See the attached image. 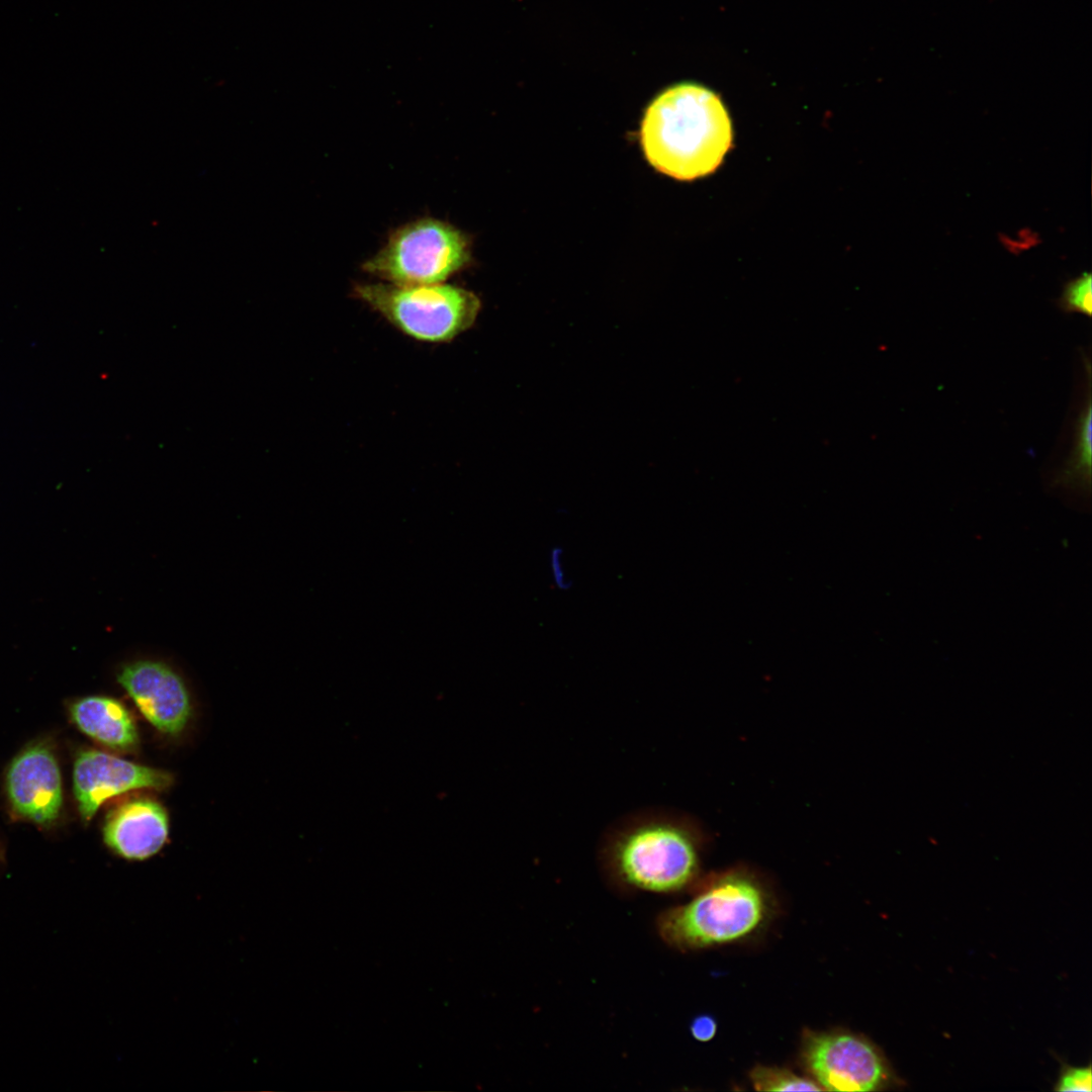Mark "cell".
<instances>
[{
    "label": "cell",
    "mask_w": 1092,
    "mask_h": 1092,
    "mask_svg": "<svg viewBox=\"0 0 1092 1092\" xmlns=\"http://www.w3.org/2000/svg\"><path fill=\"white\" fill-rule=\"evenodd\" d=\"M644 155L656 170L679 180L712 173L732 142L729 115L720 98L694 83L661 92L645 111L640 129Z\"/></svg>",
    "instance_id": "1"
},
{
    "label": "cell",
    "mask_w": 1092,
    "mask_h": 1092,
    "mask_svg": "<svg viewBox=\"0 0 1092 1092\" xmlns=\"http://www.w3.org/2000/svg\"><path fill=\"white\" fill-rule=\"evenodd\" d=\"M599 859L612 880L629 888L679 890L699 868V838L685 818L657 808L627 813L599 840Z\"/></svg>",
    "instance_id": "2"
},
{
    "label": "cell",
    "mask_w": 1092,
    "mask_h": 1092,
    "mask_svg": "<svg viewBox=\"0 0 1092 1092\" xmlns=\"http://www.w3.org/2000/svg\"><path fill=\"white\" fill-rule=\"evenodd\" d=\"M352 293L397 331L426 343H447L470 329L481 308L471 291L446 283H358Z\"/></svg>",
    "instance_id": "3"
},
{
    "label": "cell",
    "mask_w": 1092,
    "mask_h": 1092,
    "mask_svg": "<svg viewBox=\"0 0 1092 1092\" xmlns=\"http://www.w3.org/2000/svg\"><path fill=\"white\" fill-rule=\"evenodd\" d=\"M765 914L760 887L742 874L726 875L689 903L658 919L661 937L673 946L697 948L730 942L754 931Z\"/></svg>",
    "instance_id": "4"
},
{
    "label": "cell",
    "mask_w": 1092,
    "mask_h": 1092,
    "mask_svg": "<svg viewBox=\"0 0 1092 1092\" xmlns=\"http://www.w3.org/2000/svg\"><path fill=\"white\" fill-rule=\"evenodd\" d=\"M471 242L453 224L433 217L395 229L362 269L396 285L445 283L471 262Z\"/></svg>",
    "instance_id": "5"
},
{
    "label": "cell",
    "mask_w": 1092,
    "mask_h": 1092,
    "mask_svg": "<svg viewBox=\"0 0 1092 1092\" xmlns=\"http://www.w3.org/2000/svg\"><path fill=\"white\" fill-rule=\"evenodd\" d=\"M802 1056L822 1090L877 1091L888 1086L893 1077L876 1046L852 1033H810Z\"/></svg>",
    "instance_id": "6"
},
{
    "label": "cell",
    "mask_w": 1092,
    "mask_h": 1092,
    "mask_svg": "<svg viewBox=\"0 0 1092 1092\" xmlns=\"http://www.w3.org/2000/svg\"><path fill=\"white\" fill-rule=\"evenodd\" d=\"M172 782L167 771L94 749L79 752L74 763V794L86 821L113 797L140 789L165 790Z\"/></svg>",
    "instance_id": "7"
},
{
    "label": "cell",
    "mask_w": 1092,
    "mask_h": 1092,
    "mask_svg": "<svg viewBox=\"0 0 1092 1092\" xmlns=\"http://www.w3.org/2000/svg\"><path fill=\"white\" fill-rule=\"evenodd\" d=\"M117 680L160 732L176 736L185 729L192 713L190 695L183 679L167 664L139 660L124 665Z\"/></svg>",
    "instance_id": "8"
},
{
    "label": "cell",
    "mask_w": 1092,
    "mask_h": 1092,
    "mask_svg": "<svg viewBox=\"0 0 1092 1092\" xmlns=\"http://www.w3.org/2000/svg\"><path fill=\"white\" fill-rule=\"evenodd\" d=\"M6 788L12 809L22 818L49 825L59 817L63 803L61 772L47 744L30 745L12 760Z\"/></svg>",
    "instance_id": "9"
},
{
    "label": "cell",
    "mask_w": 1092,
    "mask_h": 1092,
    "mask_svg": "<svg viewBox=\"0 0 1092 1092\" xmlns=\"http://www.w3.org/2000/svg\"><path fill=\"white\" fill-rule=\"evenodd\" d=\"M169 821L157 801L138 797L122 802L107 815L104 841L115 853L133 860L156 854L168 838Z\"/></svg>",
    "instance_id": "10"
},
{
    "label": "cell",
    "mask_w": 1092,
    "mask_h": 1092,
    "mask_svg": "<svg viewBox=\"0 0 1092 1092\" xmlns=\"http://www.w3.org/2000/svg\"><path fill=\"white\" fill-rule=\"evenodd\" d=\"M71 716L83 733L108 748L132 751L139 745L136 724L128 710L115 699L82 698L71 706Z\"/></svg>",
    "instance_id": "11"
},
{
    "label": "cell",
    "mask_w": 1092,
    "mask_h": 1092,
    "mask_svg": "<svg viewBox=\"0 0 1092 1092\" xmlns=\"http://www.w3.org/2000/svg\"><path fill=\"white\" fill-rule=\"evenodd\" d=\"M1088 388L1087 401L1077 422L1075 447L1062 477L1067 483H1073L1082 488L1086 486L1089 488L1091 480V382Z\"/></svg>",
    "instance_id": "12"
},
{
    "label": "cell",
    "mask_w": 1092,
    "mask_h": 1092,
    "mask_svg": "<svg viewBox=\"0 0 1092 1092\" xmlns=\"http://www.w3.org/2000/svg\"><path fill=\"white\" fill-rule=\"evenodd\" d=\"M751 1082L759 1091H821L814 1081L799 1077L789 1070L759 1066L750 1073Z\"/></svg>",
    "instance_id": "13"
},
{
    "label": "cell",
    "mask_w": 1092,
    "mask_h": 1092,
    "mask_svg": "<svg viewBox=\"0 0 1092 1092\" xmlns=\"http://www.w3.org/2000/svg\"><path fill=\"white\" fill-rule=\"evenodd\" d=\"M1059 307L1065 312H1077L1090 316L1092 313V275L1083 272L1066 283L1059 299Z\"/></svg>",
    "instance_id": "14"
},
{
    "label": "cell",
    "mask_w": 1092,
    "mask_h": 1092,
    "mask_svg": "<svg viewBox=\"0 0 1092 1092\" xmlns=\"http://www.w3.org/2000/svg\"><path fill=\"white\" fill-rule=\"evenodd\" d=\"M1055 1089L1062 1092H1090L1092 1090L1091 1066L1066 1067L1062 1071Z\"/></svg>",
    "instance_id": "15"
},
{
    "label": "cell",
    "mask_w": 1092,
    "mask_h": 1092,
    "mask_svg": "<svg viewBox=\"0 0 1092 1092\" xmlns=\"http://www.w3.org/2000/svg\"><path fill=\"white\" fill-rule=\"evenodd\" d=\"M548 568L552 583L559 590H568L572 585V580L565 568L563 548L559 545H555L550 548L548 552Z\"/></svg>",
    "instance_id": "16"
},
{
    "label": "cell",
    "mask_w": 1092,
    "mask_h": 1092,
    "mask_svg": "<svg viewBox=\"0 0 1092 1092\" xmlns=\"http://www.w3.org/2000/svg\"><path fill=\"white\" fill-rule=\"evenodd\" d=\"M716 1030L717 1024L715 1020L708 1015L695 1018L691 1025V1032L699 1041H709L714 1037Z\"/></svg>",
    "instance_id": "17"
}]
</instances>
